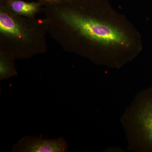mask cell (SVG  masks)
I'll return each mask as SVG.
<instances>
[{"instance_id": "obj_1", "label": "cell", "mask_w": 152, "mask_h": 152, "mask_svg": "<svg viewBox=\"0 0 152 152\" xmlns=\"http://www.w3.org/2000/svg\"><path fill=\"white\" fill-rule=\"evenodd\" d=\"M61 17L68 25L91 40L107 45H129L124 33L112 25L71 11L62 12Z\"/></svg>"}, {"instance_id": "obj_2", "label": "cell", "mask_w": 152, "mask_h": 152, "mask_svg": "<svg viewBox=\"0 0 152 152\" xmlns=\"http://www.w3.org/2000/svg\"><path fill=\"white\" fill-rule=\"evenodd\" d=\"M69 145L64 137L51 140L26 136L12 147V152H66Z\"/></svg>"}, {"instance_id": "obj_3", "label": "cell", "mask_w": 152, "mask_h": 152, "mask_svg": "<svg viewBox=\"0 0 152 152\" xmlns=\"http://www.w3.org/2000/svg\"><path fill=\"white\" fill-rule=\"evenodd\" d=\"M150 93L139 113L138 120L146 144L152 150V91Z\"/></svg>"}, {"instance_id": "obj_4", "label": "cell", "mask_w": 152, "mask_h": 152, "mask_svg": "<svg viewBox=\"0 0 152 152\" xmlns=\"http://www.w3.org/2000/svg\"><path fill=\"white\" fill-rule=\"evenodd\" d=\"M1 32L19 39L26 37L23 31L12 18L7 14L1 11L0 13Z\"/></svg>"}, {"instance_id": "obj_5", "label": "cell", "mask_w": 152, "mask_h": 152, "mask_svg": "<svg viewBox=\"0 0 152 152\" xmlns=\"http://www.w3.org/2000/svg\"><path fill=\"white\" fill-rule=\"evenodd\" d=\"M11 9L19 15L30 16L37 12L39 4L35 3H28L21 1H14L10 4Z\"/></svg>"}, {"instance_id": "obj_6", "label": "cell", "mask_w": 152, "mask_h": 152, "mask_svg": "<svg viewBox=\"0 0 152 152\" xmlns=\"http://www.w3.org/2000/svg\"><path fill=\"white\" fill-rule=\"evenodd\" d=\"M14 72L10 64L6 60L1 59L0 63V79L1 80H5L14 75Z\"/></svg>"}]
</instances>
